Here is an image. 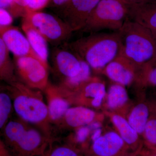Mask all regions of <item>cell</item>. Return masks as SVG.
I'll return each mask as SVG.
<instances>
[{
	"instance_id": "cell-1",
	"label": "cell",
	"mask_w": 156,
	"mask_h": 156,
	"mask_svg": "<svg viewBox=\"0 0 156 156\" xmlns=\"http://www.w3.org/2000/svg\"><path fill=\"white\" fill-rule=\"evenodd\" d=\"M66 44L95 72H101L108 63L119 56L121 50L118 31L89 34L67 42Z\"/></svg>"
},
{
	"instance_id": "cell-2",
	"label": "cell",
	"mask_w": 156,
	"mask_h": 156,
	"mask_svg": "<svg viewBox=\"0 0 156 156\" xmlns=\"http://www.w3.org/2000/svg\"><path fill=\"white\" fill-rule=\"evenodd\" d=\"M120 55L141 69L156 57V40L150 31L129 18L118 31Z\"/></svg>"
},
{
	"instance_id": "cell-3",
	"label": "cell",
	"mask_w": 156,
	"mask_h": 156,
	"mask_svg": "<svg viewBox=\"0 0 156 156\" xmlns=\"http://www.w3.org/2000/svg\"><path fill=\"white\" fill-rule=\"evenodd\" d=\"M29 124L21 119L12 120L3 128V140L14 156L41 155L53 142Z\"/></svg>"
},
{
	"instance_id": "cell-4",
	"label": "cell",
	"mask_w": 156,
	"mask_h": 156,
	"mask_svg": "<svg viewBox=\"0 0 156 156\" xmlns=\"http://www.w3.org/2000/svg\"><path fill=\"white\" fill-rule=\"evenodd\" d=\"M7 90L13 100L14 111L20 119L37 125L50 121L48 106L40 90L31 88L18 80L9 84Z\"/></svg>"
},
{
	"instance_id": "cell-5",
	"label": "cell",
	"mask_w": 156,
	"mask_h": 156,
	"mask_svg": "<svg viewBox=\"0 0 156 156\" xmlns=\"http://www.w3.org/2000/svg\"><path fill=\"white\" fill-rule=\"evenodd\" d=\"M129 5L123 0H100L81 31L87 33L109 30L118 31L128 18Z\"/></svg>"
},
{
	"instance_id": "cell-6",
	"label": "cell",
	"mask_w": 156,
	"mask_h": 156,
	"mask_svg": "<svg viewBox=\"0 0 156 156\" xmlns=\"http://www.w3.org/2000/svg\"><path fill=\"white\" fill-rule=\"evenodd\" d=\"M22 18L38 31L48 43L58 47L68 42L73 32L57 15L27 11Z\"/></svg>"
},
{
	"instance_id": "cell-7",
	"label": "cell",
	"mask_w": 156,
	"mask_h": 156,
	"mask_svg": "<svg viewBox=\"0 0 156 156\" xmlns=\"http://www.w3.org/2000/svg\"><path fill=\"white\" fill-rule=\"evenodd\" d=\"M14 62L18 80L32 89L45 90L49 83L48 66L31 56H14Z\"/></svg>"
},
{
	"instance_id": "cell-8",
	"label": "cell",
	"mask_w": 156,
	"mask_h": 156,
	"mask_svg": "<svg viewBox=\"0 0 156 156\" xmlns=\"http://www.w3.org/2000/svg\"><path fill=\"white\" fill-rule=\"evenodd\" d=\"M100 1L69 0L63 5L55 9L56 15L73 32L81 31Z\"/></svg>"
},
{
	"instance_id": "cell-9",
	"label": "cell",
	"mask_w": 156,
	"mask_h": 156,
	"mask_svg": "<svg viewBox=\"0 0 156 156\" xmlns=\"http://www.w3.org/2000/svg\"><path fill=\"white\" fill-rule=\"evenodd\" d=\"M53 69L62 81L77 75L82 68V59L69 48L66 43L54 47L51 53Z\"/></svg>"
},
{
	"instance_id": "cell-10",
	"label": "cell",
	"mask_w": 156,
	"mask_h": 156,
	"mask_svg": "<svg viewBox=\"0 0 156 156\" xmlns=\"http://www.w3.org/2000/svg\"><path fill=\"white\" fill-rule=\"evenodd\" d=\"M101 72L115 83L124 87L131 85L136 80L142 81V70L122 55L111 62Z\"/></svg>"
},
{
	"instance_id": "cell-11",
	"label": "cell",
	"mask_w": 156,
	"mask_h": 156,
	"mask_svg": "<svg viewBox=\"0 0 156 156\" xmlns=\"http://www.w3.org/2000/svg\"><path fill=\"white\" fill-rule=\"evenodd\" d=\"M0 39L14 56H31L39 58L27 37L17 27L11 25L0 28Z\"/></svg>"
},
{
	"instance_id": "cell-12",
	"label": "cell",
	"mask_w": 156,
	"mask_h": 156,
	"mask_svg": "<svg viewBox=\"0 0 156 156\" xmlns=\"http://www.w3.org/2000/svg\"><path fill=\"white\" fill-rule=\"evenodd\" d=\"M64 91L68 99L73 97H84L90 100L91 106L96 108L100 107L106 94L105 83L98 78L92 76L74 90Z\"/></svg>"
},
{
	"instance_id": "cell-13",
	"label": "cell",
	"mask_w": 156,
	"mask_h": 156,
	"mask_svg": "<svg viewBox=\"0 0 156 156\" xmlns=\"http://www.w3.org/2000/svg\"><path fill=\"white\" fill-rule=\"evenodd\" d=\"M126 145L119 133L109 131L93 141L91 151L95 156H116Z\"/></svg>"
},
{
	"instance_id": "cell-14",
	"label": "cell",
	"mask_w": 156,
	"mask_h": 156,
	"mask_svg": "<svg viewBox=\"0 0 156 156\" xmlns=\"http://www.w3.org/2000/svg\"><path fill=\"white\" fill-rule=\"evenodd\" d=\"M48 98V108L49 120L57 123L64 117L70 107L69 101L59 86L48 84L45 89Z\"/></svg>"
},
{
	"instance_id": "cell-15",
	"label": "cell",
	"mask_w": 156,
	"mask_h": 156,
	"mask_svg": "<svg viewBox=\"0 0 156 156\" xmlns=\"http://www.w3.org/2000/svg\"><path fill=\"white\" fill-rule=\"evenodd\" d=\"M128 17L147 28L156 40V2L129 5Z\"/></svg>"
},
{
	"instance_id": "cell-16",
	"label": "cell",
	"mask_w": 156,
	"mask_h": 156,
	"mask_svg": "<svg viewBox=\"0 0 156 156\" xmlns=\"http://www.w3.org/2000/svg\"><path fill=\"white\" fill-rule=\"evenodd\" d=\"M21 27L33 50L41 60L48 66L49 52L47 40L38 31L23 18H22Z\"/></svg>"
},
{
	"instance_id": "cell-17",
	"label": "cell",
	"mask_w": 156,
	"mask_h": 156,
	"mask_svg": "<svg viewBox=\"0 0 156 156\" xmlns=\"http://www.w3.org/2000/svg\"><path fill=\"white\" fill-rule=\"evenodd\" d=\"M96 117V113L91 109L83 106L69 108L62 119L64 125L72 128H80L91 124Z\"/></svg>"
},
{
	"instance_id": "cell-18",
	"label": "cell",
	"mask_w": 156,
	"mask_h": 156,
	"mask_svg": "<svg viewBox=\"0 0 156 156\" xmlns=\"http://www.w3.org/2000/svg\"><path fill=\"white\" fill-rule=\"evenodd\" d=\"M150 113V106L145 103L138 104L131 110L127 120L138 134H143Z\"/></svg>"
},
{
	"instance_id": "cell-19",
	"label": "cell",
	"mask_w": 156,
	"mask_h": 156,
	"mask_svg": "<svg viewBox=\"0 0 156 156\" xmlns=\"http://www.w3.org/2000/svg\"><path fill=\"white\" fill-rule=\"evenodd\" d=\"M10 51L0 39V78L1 80L10 84L17 81L15 68L10 55Z\"/></svg>"
},
{
	"instance_id": "cell-20",
	"label": "cell",
	"mask_w": 156,
	"mask_h": 156,
	"mask_svg": "<svg viewBox=\"0 0 156 156\" xmlns=\"http://www.w3.org/2000/svg\"><path fill=\"white\" fill-rule=\"evenodd\" d=\"M112 121L126 145L131 147L137 144L139 134L128 120L119 115L114 114L112 116Z\"/></svg>"
},
{
	"instance_id": "cell-21",
	"label": "cell",
	"mask_w": 156,
	"mask_h": 156,
	"mask_svg": "<svg viewBox=\"0 0 156 156\" xmlns=\"http://www.w3.org/2000/svg\"><path fill=\"white\" fill-rule=\"evenodd\" d=\"M128 99L127 90L120 84H112L109 87L107 94V104L109 108L116 109L124 106Z\"/></svg>"
},
{
	"instance_id": "cell-22",
	"label": "cell",
	"mask_w": 156,
	"mask_h": 156,
	"mask_svg": "<svg viewBox=\"0 0 156 156\" xmlns=\"http://www.w3.org/2000/svg\"><path fill=\"white\" fill-rule=\"evenodd\" d=\"M91 71L92 69L89 64L82 59V68L80 73L74 77L62 81L59 86L66 91H73L91 77Z\"/></svg>"
},
{
	"instance_id": "cell-23",
	"label": "cell",
	"mask_w": 156,
	"mask_h": 156,
	"mask_svg": "<svg viewBox=\"0 0 156 156\" xmlns=\"http://www.w3.org/2000/svg\"><path fill=\"white\" fill-rule=\"evenodd\" d=\"M14 108L13 100L9 93L2 91L0 93V128L3 129L9 122L8 120Z\"/></svg>"
},
{
	"instance_id": "cell-24",
	"label": "cell",
	"mask_w": 156,
	"mask_h": 156,
	"mask_svg": "<svg viewBox=\"0 0 156 156\" xmlns=\"http://www.w3.org/2000/svg\"><path fill=\"white\" fill-rule=\"evenodd\" d=\"M150 106V115L143 135L147 146L156 147V109L152 104Z\"/></svg>"
},
{
	"instance_id": "cell-25",
	"label": "cell",
	"mask_w": 156,
	"mask_h": 156,
	"mask_svg": "<svg viewBox=\"0 0 156 156\" xmlns=\"http://www.w3.org/2000/svg\"><path fill=\"white\" fill-rule=\"evenodd\" d=\"M40 156H81L75 147L69 144L53 146L52 143Z\"/></svg>"
},
{
	"instance_id": "cell-26",
	"label": "cell",
	"mask_w": 156,
	"mask_h": 156,
	"mask_svg": "<svg viewBox=\"0 0 156 156\" xmlns=\"http://www.w3.org/2000/svg\"><path fill=\"white\" fill-rule=\"evenodd\" d=\"M144 85L156 87V62L151 61L144 68L143 73Z\"/></svg>"
},
{
	"instance_id": "cell-27",
	"label": "cell",
	"mask_w": 156,
	"mask_h": 156,
	"mask_svg": "<svg viewBox=\"0 0 156 156\" xmlns=\"http://www.w3.org/2000/svg\"><path fill=\"white\" fill-rule=\"evenodd\" d=\"M29 0H12L9 12L14 17H23L25 16Z\"/></svg>"
},
{
	"instance_id": "cell-28",
	"label": "cell",
	"mask_w": 156,
	"mask_h": 156,
	"mask_svg": "<svg viewBox=\"0 0 156 156\" xmlns=\"http://www.w3.org/2000/svg\"><path fill=\"white\" fill-rule=\"evenodd\" d=\"M51 0H29L27 11H42L50 5Z\"/></svg>"
},
{
	"instance_id": "cell-29",
	"label": "cell",
	"mask_w": 156,
	"mask_h": 156,
	"mask_svg": "<svg viewBox=\"0 0 156 156\" xmlns=\"http://www.w3.org/2000/svg\"><path fill=\"white\" fill-rule=\"evenodd\" d=\"M14 18L12 14L5 9L0 8V28L12 25Z\"/></svg>"
},
{
	"instance_id": "cell-30",
	"label": "cell",
	"mask_w": 156,
	"mask_h": 156,
	"mask_svg": "<svg viewBox=\"0 0 156 156\" xmlns=\"http://www.w3.org/2000/svg\"><path fill=\"white\" fill-rule=\"evenodd\" d=\"M79 128L80 129L77 134V140L79 142H83L89 136L90 130L89 128L86 126Z\"/></svg>"
},
{
	"instance_id": "cell-31",
	"label": "cell",
	"mask_w": 156,
	"mask_h": 156,
	"mask_svg": "<svg viewBox=\"0 0 156 156\" xmlns=\"http://www.w3.org/2000/svg\"><path fill=\"white\" fill-rule=\"evenodd\" d=\"M0 156H14L3 140L0 143Z\"/></svg>"
},
{
	"instance_id": "cell-32",
	"label": "cell",
	"mask_w": 156,
	"mask_h": 156,
	"mask_svg": "<svg viewBox=\"0 0 156 156\" xmlns=\"http://www.w3.org/2000/svg\"><path fill=\"white\" fill-rule=\"evenodd\" d=\"M68 1L69 0H51L49 7L55 9H58L65 5Z\"/></svg>"
},
{
	"instance_id": "cell-33",
	"label": "cell",
	"mask_w": 156,
	"mask_h": 156,
	"mask_svg": "<svg viewBox=\"0 0 156 156\" xmlns=\"http://www.w3.org/2000/svg\"><path fill=\"white\" fill-rule=\"evenodd\" d=\"M128 5L147 4L156 2V0H123Z\"/></svg>"
},
{
	"instance_id": "cell-34",
	"label": "cell",
	"mask_w": 156,
	"mask_h": 156,
	"mask_svg": "<svg viewBox=\"0 0 156 156\" xmlns=\"http://www.w3.org/2000/svg\"><path fill=\"white\" fill-rule=\"evenodd\" d=\"M12 3V0H0V8L5 9L9 11Z\"/></svg>"
},
{
	"instance_id": "cell-35",
	"label": "cell",
	"mask_w": 156,
	"mask_h": 156,
	"mask_svg": "<svg viewBox=\"0 0 156 156\" xmlns=\"http://www.w3.org/2000/svg\"><path fill=\"white\" fill-rule=\"evenodd\" d=\"M148 146V151L145 156H156V147Z\"/></svg>"
},
{
	"instance_id": "cell-36",
	"label": "cell",
	"mask_w": 156,
	"mask_h": 156,
	"mask_svg": "<svg viewBox=\"0 0 156 156\" xmlns=\"http://www.w3.org/2000/svg\"><path fill=\"white\" fill-rule=\"evenodd\" d=\"M102 135V131L100 128L98 129H95L94 131L92 137V140L94 141L95 140L97 139L98 137H100Z\"/></svg>"
},
{
	"instance_id": "cell-37",
	"label": "cell",
	"mask_w": 156,
	"mask_h": 156,
	"mask_svg": "<svg viewBox=\"0 0 156 156\" xmlns=\"http://www.w3.org/2000/svg\"><path fill=\"white\" fill-rule=\"evenodd\" d=\"M152 104L154 106V107L156 109V102H154V103Z\"/></svg>"
},
{
	"instance_id": "cell-38",
	"label": "cell",
	"mask_w": 156,
	"mask_h": 156,
	"mask_svg": "<svg viewBox=\"0 0 156 156\" xmlns=\"http://www.w3.org/2000/svg\"><path fill=\"white\" fill-rule=\"evenodd\" d=\"M151 61H154V62H156V57H155V58H154L153 59H152Z\"/></svg>"
}]
</instances>
